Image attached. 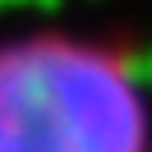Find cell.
Returning <instances> with one entry per match:
<instances>
[{
  "label": "cell",
  "instance_id": "6da1fadb",
  "mask_svg": "<svg viewBox=\"0 0 152 152\" xmlns=\"http://www.w3.org/2000/svg\"><path fill=\"white\" fill-rule=\"evenodd\" d=\"M0 152H152L134 51L65 23L0 37Z\"/></svg>",
  "mask_w": 152,
  "mask_h": 152
}]
</instances>
